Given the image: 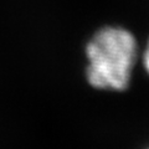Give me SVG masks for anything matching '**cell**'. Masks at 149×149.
<instances>
[{
  "label": "cell",
  "mask_w": 149,
  "mask_h": 149,
  "mask_svg": "<svg viewBox=\"0 0 149 149\" xmlns=\"http://www.w3.org/2000/svg\"><path fill=\"white\" fill-rule=\"evenodd\" d=\"M86 56V76L92 87L123 91L129 86L137 61V40L124 27H102L88 41Z\"/></svg>",
  "instance_id": "6da1fadb"
},
{
  "label": "cell",
  "mask_w": 149,
  "mask_h": 149,
  "mask_svg": "<svg viewBox=\"0 0 149 149\" xmlns=\"http://www.w3.org/2000/svg\"><path fill=\"white\" fill-rule=\"evenodd\" d=\"M142 61H143V66H144V70L147 71V73L149 74V40L144 47V51H143V56H142Z\"/></svg>",
  "instance_id": "7a4b0ae2"
},
{
  "label": "cell",
  "mask_w": 149,
  "mask_h": 149,
  "mask_svg": "<svg viewBox=\"0 0 149 149\" xmlns=\"http://www.w3.org/2000/svg\"><path fill=\"white\" fill-rule=\"evenodd\" d=\"M148 149H149V148H148Z\"/></svg>",
  "instance_id": "3957f363"
}]
</instances>
